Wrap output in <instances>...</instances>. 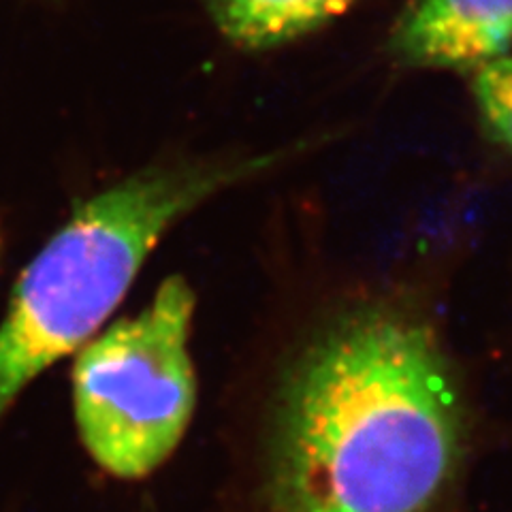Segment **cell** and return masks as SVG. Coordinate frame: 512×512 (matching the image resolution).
<instances>
[{"mask_svg":"<svg viewBox=\"0 0 512 512\" xmlns=\"http://www.w3.org/2000/svg\"><path fill=\"white\" fill-rule=\"evenodd\" d=\"M510 47L512 0H412L391 37V54L416 69L474 73Z\"/></svg>","mask_w":512,"mask_h":512,"instance_id":"4","label":"cell"},{"mask_svg":"<svg viewBox=\"0 0 512 512\" xmlns=\"http://www.w3.org/2000/svg\"><path fill=\"white\" fill-rule=\"evenodd\" d=\"M271 160L154 165L79 203L26 265L0 320V419L99 333L175 224Z\"/></svg>","mask_w":512,"mask_h":512,"instance_id":"2","label":"cell"},{"mask_svg":"<svg viewBox=\"0 0 512 512\" xmlns=\"http://www.w3.org/2000/svg\"><path fill=\"white\" fill-rule=\"evenodd\" d=\"M461 448V397L434 329L408 310H350L280 382L263 502L267 512H431Z\"/></svg>","mask_w":512,"mask_h":512,"instance_id":"1","label":"cell"},{"mask_svg":"<svg viewBox=\"0 0 512 512\" xmlns=\"http://www.w3.org/2000/svg\"><path fill=\"white\" fill-rule=\"evenodd\" d=\"M0 254H3V229H0Z\"/></svg>","mask_w":512,"mask_h":512,"instance_id":"7","label":"cell"},{"mask_svg":"<svg viewBox=\"0 0 512 512\" xmlns=\"http://www.w3.org/2000/svg\"><path fill=\"white\" fill-rule=\"evenodd\" d=\"M357 0H207L220 32L244 50H267L338 18Z\"/></svg>","mask_w":512,"mask_h":512,"instance_id":"5","label":"cell"},{"mask_svg":"<svg viewBox=\"0 0 512 512\" xmlns=\"http://www.w3.org/2000/svg\"><path fill=\"white\" fill-rule=\"evenodd\" d=\"M480 116L495 141L512 152V56L493 60L472 73Z\"/></svg>","mask_w":512,"mask_h":512,"instance_id":"6","label":"cell"},{"mask_svg":"<svg viewBox=\"0 0 512 512\" xmlns=\"http://www.w3.org/2000/svg\"><path fill=\"white\" fill-rule=\"evenodd\" d=\"M197 299L182 276L146 308L116 320L75 352L73 412L79 438L107 474L133 480L180 446L197 406L190 329Z\"/></svg>","mask_w":512,"mask_h":512,"instance_id":"3","label":"cell"}]
</instances>
